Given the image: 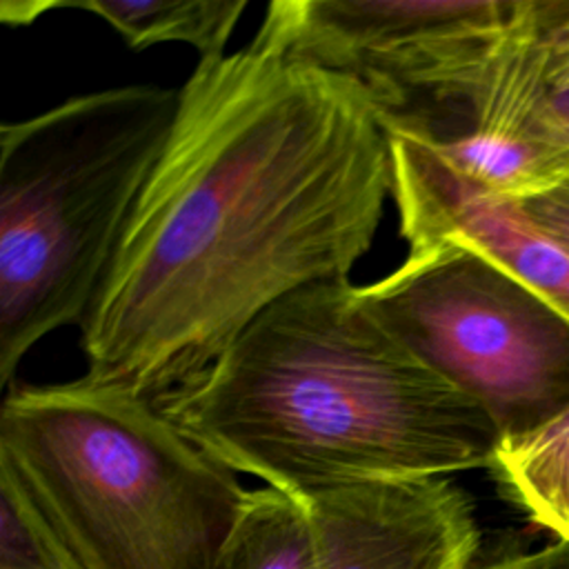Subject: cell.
Returning a JSON list of instances; mask_svg holds the SVG:
<instances>
[{
    "instance_id": "30bf717a",
    "label": "cell",
    "mask_w": 569,
    "mask_h": 569,
    "mask_svg": "<svg viewBox=\"0 0 569 569\" xmlns=\"http://www.w3.org/2000/svg\"><path fill=\"white\" fill-rule=\"evenodd\" d=\"M491 467L538 525L569 542V405L529 431L500 438Z\"/></svg>"
},
{
    "instance_id": "ba28073f",
    "label": "cell",
    "mask_w": 569,
    "mask_h": 569,
    "mask_svg": "<svg viewBox=\"0 0 569 569\" xmlns=\"http://www.w3.org/2000/svg\"><path fill=\"white\" fill-rule=\"evenodd\" d=\"M391 198L407 253L438 247L473 251L531 289L569 325V251L540 231L518 202L460 176L429 144L389 136Z\"/></svg>"
},
{
    "instance_id": "52a82bcc",
    "label": "cell",
    "mask_w": 569,
    "mask_h": 569,
    "mask_svg": "<svg viewBox=\"0 0 569 569\" xmlns=\"http://www.w3.org/2000/svg\"><path fill=\"white\" fill-rule=\"evenodd\" d=\"M313 569H469L478 525L447 476L373 480L298 496Z\"/></svg>"
},
{
    "instance_id": "4fadbf2b",
    "label": "cell",
    "mask_w": 569,
    "mask_h": 569,
    "mask_svg": "<svg viewBox=\"0 0 569 569\" xmlns=\"http://www.w3.org/2000/svg\"><path fill=\"white\" fill-rule=\"evenodd\" d=\"M542 44L551 87L569 89V2H545Z\"/></svg>"
},
{
    "instance_id": "6da1fadb",
    "label": "cell",
    "mask_w": 569,
    "mask_h": 569,
    "mask_svg": "<svg viewBox=\"0 0 569 569\" xmlns=\"http://www.w3.org/2000/svg\"><path fill=\"white\" fill-rule=\"evenodd\" d=\"M389 196V133L347 80L256 38L198 60L80 325L84 378L178 391L284 296L349 280Z\"/></svg>"
},
{
    "instance_id": "9a60e30c",
    "label": "cell",
    "mask_w": 569,
    "mask_h": 569,
    "mask_svg": "<svg viewBox=\"0 0 569 569\" xmlns=\"http://www.w3.org/2000/svg\"><path fill=\"white\" fill-rule=\"evenodd\" d=\"M478 569H569V542L558 540L538 551L507 556Z\"/></svg>"
},
{
    "instance_id": "7a4b0ae2",
    "label": "cell",
    "mask_w": 569,
    "mask_h": 569,
    "mask_svg": "<svg viewBox=\"0 0 569 569\" xmlns=\"http://www.w3.org/2000/svg\"><path fill=\"white\" fill-rule=\"evenodd\" d=\"M158 405L229 469L289 496L489 467L500 442L487 411L391 338L349 280L284 296Z\"/></svg>"
},
{
    "instance_id": "2e32d148",
    "label": "cell",
    "mask_w": 569,
    "mask_h": 569,
    "mask_svg": "<svg viewBox=\"0 0 569 569\" xmlns=\"http://www.w3.org/2000/svg\"><path fill=\"white\" fill-rule=\"evenodd\" d=\"M44 11H53V0H49V2H11V0H4L0 4V20L4 24H16L18 27V24L36 20Z\"/></svg>"
},
{
    "instance_id": "5b68a950",
    "label": "cell",
    "mask_w": 569,
    "mask_h": 569,
    "mask_svg": "<svg viewBox=\"0 0 569 569\" xmlns=\"http://www.w3.org/2000/svg\"><path fill=\"white\" fill-rule=\"evenodd\" d=\"M356 291L391 338L487 411L500 438L569 405V325L491 260L462 247L407 253Z\"/></svg>"
},
{
    "instance_id": "8fae6325",
    "label": "cell",
    "mask_w": 569,
    "mask_h": 569,
    "mask_svg": "<svg viewBox=\"0 0 569 569\" xmlns=\"http://www.w3.org/2000/svg\"><path fill=\"white\" fill-rule=\"evenodd\" d=\"M218 569H313L300 498L271 487L249 491Z\"/></svg>"
},
{
    "instance_id": "277c9868",
    "label": "cell",
    "mask_w": 569,
    "mask_h": 569,
    "mask_svg": "<svg viewBox=\"0 0 569 569\" xmlns=\"http://www.w3.org/2000/svg\"><path fill=\"white\" fill-rule=\"evenodd\" d=\"M178 89L73 96L0 127V387L47 333L82 325L167 142Z\"/></svg>"
},
{
    "instance_id": "9c48e42d",
    "label": "cell",
    "mask_w": 569,
    "mask_h": 569,
    "mask_svg": "<svg viewBox=\"0 0 569 569\" xmlns=\"http://www.w3.org/2000/svg\"><path fill=\"white\" fill-rule=\"evenodd\" d=\"M53 9H78L111 24L131 49L184 42L200 60L227 56V42L247 0H67Z\"/></svg>"
},
{
    "instance_id": "3957f363",
    "label": "cell",
    "mask_w": 569,
    "mask_h": 569,
    "mask_svg": "<svg viewBox=\"0 0 569 569\" xmlns=\"http://www.w3.org/2000/svg\"><path fill=\"white\" fill-rule=\"evenodd\" d=\"M0 471L82 569H218L249 498L158 402L84 376L4 391Z\"/></svg>"
},
{
    "instance_id": "5bb4252c",
    "label": "cell",
    "mask_w": 569,
    "mask_h": 569,
    "mask_svg": "<svg viewBox=\"0 0 569 569\" xmlns=\"http://www.w3.org/2000/svg\"><path fill=\"white\" fill-rule=\"evenodd\" d=\"M520 209L540 231L569 251V176L549 193L520 202Z\"/></svg>"
},
{
    "instance_id": "e0dca14e",
    "label": "cell",
    "mask_w": 569,
    "mask_h": 569,
    "mask_svg": "<svg viewBox=\"0 0 569 569\" xmlns=\"http://www.w3.org/2000/svg\"><path fill=\"white\" fill-rule=\"evenodd\" d=\"M551 113H553L558 147L569 156V89L551 87Z\"/></svg>"
},
{
    "instance_id": "7c38bea8",
    "label": "cell",
    "mask_w": 569,
    "mask_h": 569,
    "mask_svg": "<svg viewBox=\"0 0 569 569\" xmlns=\"http://www.w3.org/2000/svg\"><path fill=\"white\" fill-rule=\"evenodd\" d=\"M0 569H82L49 520L0 471Z\"/></svg>"
},
{
    "instance_id": "8992f818",
    "label": "cell",
    "mask_w": 569,
    "mask_h": 569,
    "mask_svg": "<svg viewBox=\"0 0 569 569\" xmlns=\"http://www.w3.org/2000/svg\"><path fill=\"white\" fill-rule=\"evenodd\" d=\"M513 0H276L256 40L356 87L389 136L436 144L482 80Z\"/></svg>"
}]
</instances>
